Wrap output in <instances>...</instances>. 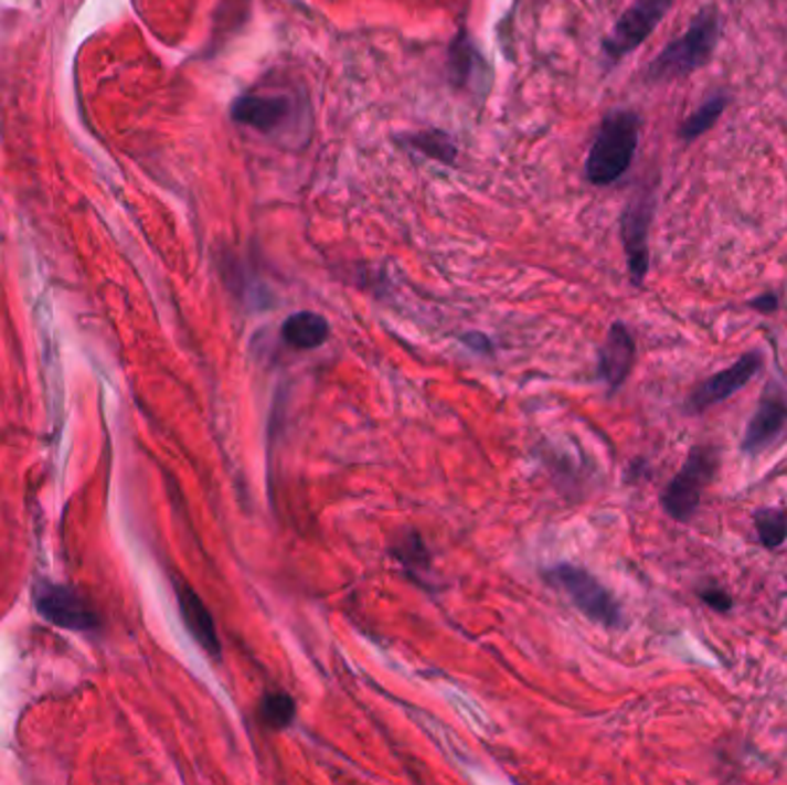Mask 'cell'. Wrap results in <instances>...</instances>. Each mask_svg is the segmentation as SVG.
Returning <instances> with one entry per match:
<instances>
[{
	"instance_id": "cell-1",
	"label": "cell",
	"mask_w": 787,
	"mask_h": 785,
	"mask_svg": "<svg viewBox=\"0 0 787 785\" xmlns=\"http://www.w3.org/2000/svg\"><path fill=\"white\" fill-rule=\"evenodd\" d=\"M719 10L714 6L702 8L689 25V31L672 40L659 56L651 61L645 78L649 84H668V81L684 78L702 65H708L719 44Z\"/></svg>"
},
{
	"instance_id": "cell-2",
	"label": "cell",
	"mask_w": 787,
	"mask_h": 785,
	"mask_svg": "<svg viewBox=\"0 0 787 785\" xmlns=\"http://www.w3.org/2000/svg\"><path fill=\"white\" fill-rule=\"evenodd\" d=\"M640 139V118L627 108L610 112L596 131L594 144L589 148L585 173L592 184H613L629 171L638 150Z\"/></svg>"
},
{
	"instance_id": "cell-3",
	"label": "cell",
	"mask_w": 787,
	"mask_h": 785,
	"mask_svg": "<svg viewBox=\"0 0 787 785\" xmlns=\"http://www.w3.org/2000/svg\"><path fill=\"white\" fill-rule=\"evenodd\" d=\"M546 581L562 590L568 600L576 604V608L587 615L592 622H599L604 627H621V608L615 602L613 594L587 574L581 566L574 564H557L549 570Z\"/></svg>"
},
{
	"instance_id": "cell-4",
	"label": "cell",
	"mask_w": 787,
	"mask_h": 785,
	"mask_svg": "<svg viewBox=\"0 0 787 785\" xmlns=\"http://www.w3.org/2000/svg\"><path fill=\"white\" fill-rule=\"evenodd\" d=\"M719 468V454L714 447H693L684 468L668 484L661 496L666 513L674 521H691L700 507L704 486H708Z\"/></svg>"
},
{
	"instance_id": "cell-5",
	"label": "cell",
	"mask_w": 787,
	"mask_h": 785,
	"mask_svg": "<svg viewBox=\"0 0 787 785\" xmlns=\"http://www.w3.org/2000/svg\"><path fill=\"white\" fill-rule=\"evenodd\" d=\"M657 208L655 187H640L638 194L627 203L621 214V242L627 252L629 275L640 286L649 269V226Z\"/></svg>"
},
{
	"instance_id": "cell-6",
	"label": "cell",
	"mask_w": 787,
	"mask_h": 785,
	"mask_svg": "<svg viewBox=\"0 0 787 785\" xmlns=\"http://www.w3.org/2000/svg\"><path fill=\"white\" fill-rule=\"evenodd\" d=\"M300 114L302 99L281 93H244L231 104V118L260 134L284 131Z\"/></svg>"
},
{
	"instance_id": "cell-7",
	"label": "cell",
	"mask_w": 787,
	"mask_h": 785,
	"mask_svg": "<svg viewBox=\"0 0 787 785\" xmlns=\"http://www.w3.org/2000/svg\"><path fill=\"white\" fill-rule=\"evenodd\" d=\"M672 8V0H636V3L619 17L613 33L604 42V53L617 63L627 53L638 49L651 33H655L661 19Z\"/></svg>"
},
{
	"instance_id": "cell-8",
	"label": "cell",
	"mask_w": 787,
	"mask_h": 785,
	"mask_svg": "<svg viewBox=\"0 0 787 785\" xmlns=\"http://www.w3.org/2000/svg\"><path fill=\"white\" fill-rule=\"evenodd\" d=\"M35 608L44 619L63 629L91 632L99 627L95 611L74 590L63 585H40L35 592Z\"/></svg>"
},
{
	"instance_id": "cell-9",
	"label": "cell",
	"mask_w": 787,
	"mask_h": 785,
	"mask_svg": "<svg viewBox=\"0 0 787 785\" xmlns=\"http://www.w3.org/2000/svg\"><path fill=\"white\" fill-rule=\"evenodd\" d=\"M759 364H763V356H759V353H746L740 362H735V367H730V369L708 378V381H704L702 385H698L693 390V394L689 396L687 411L691 415L702 413V411H708L710 405L721 403L730 394L740 392L751 381V378L757 373Z\"/></svg>"
},
{
	"instance_id": "cell-10",
	"label": "cell",
	"mask_w": 787,
	"mask_h": 785,
	"mask_svg": "<svg viewBox=\"0 0 787 785\" xmlns=\"http://www.w3.org/2000/svg\"><path fill=\"white\" fill-rule=\"evenodd\" d=\"M785 426H787V401L783 394L776 392V388H767L763 399H759L753 420L748 422L742 449L746 454H757L767 449L780 436Z\"/></svg>"
},
{
	"instance_id": "cell-11",
	"label": "cell",
	"mask_w": 787,
	"mask_h": 785,
	"mask_svg": "<svg viewBox=\"0 0 787 785\" xmlns=\"http://www.w3.org/2000/svg\"><path fill=\"white\" fill-rule=\"evenodd\" d=\"M176 594H178V606H180V615L184 619V625L189 629V634H192L199 645L203 649H208V653L212 657H220L222 655V643H220V634H216V627H214V619H212V613L208 611L205 602L199 597L196 590L189 587L187 583L178 581L176 583Z\"/></svg>"
},
{
	"instance_id": "cell-12",
	"label": "cell",
	"mask_w": 787,
	"mask_h": 785,
	"mask_svg": "<svg viewBox=\"0 0 787 785\" xmlns=\"http://www.w3.org/2000/svg\"><path fill=\"white\" fill-rule=\"evenodd\" d=\"M634 356H636V346L631 332L627 330V325L624 322H615L599 353V373L610 385V390H617L624 381H627V375L634 367Z\"/></svg>"
},
{
	"instance_id": "cell-13",
	"label": "cell",
	"mask_w": 787,
	"mask_h": 785,
	"mask_svg": "<svg viewBox=\"0 0 787 785\" xmlns=\"http://www.w3.org/2000/svg\"><path fill=\"white\" fill-rule=\"evenodd\" d=\"M281 337L288 346L311 350L322 346L330 337V322L313 311H297L284 320Z\"/></svg>"
},
{
	"instance_id": "cell-14",
	"label": "cell",
	"mask_w": 787,
	"mask_h": 785,
	"mask_svg": "<svg viewBox=\"0 0 787 785\" xmlns=\"http://www.w3.org/2000/svg\"><path fill=\"white\" fill-rule=\"evenodd\" d=\"M477 65H481L479 51L472 46V42L466 35H458L456 42L449 49V78H451V84H456L460 88L472 86Z\"/></svg>"
},
{
	"instance_id": "cell-15",
	"label": "cell",
	"mask_w": 787,
	"mask_h": 785,
	"mask_svg": "<svg viewBox=\"0 0 787 785\" xmlns=\"http://www.w3.org/2000/svg\"><path fill=\"white\" fill-rule=\"evenodd\" d=\"M725 106H727V97L725 95H714L710 97L708 102H704L702 106H698V112L691 114L682 127H680V139L682 141H695L698 137H702L704 131H710L716 120L721 118V114L725 112Z\"/></svg>"
},
{
	"instance_id": "cell-16",
	"label": "cell",
	"mask_w": 787,
	"mask_h": 785,
	"mask_svg": "<svg viewBox=\"0 0 787 785\" xmlns=\"http://www.w3.org/2000/svg\"><path fill=\"white\" fill-rule=\"evenodd\" d=\"M411 148L424 152L430 159H438L443 165H449V161L456 159V146L451 144V139L447 137L445 131L440 129H430V131H422V134H413V137L405 139Z\"/></svg>"
},
{
	"instance_id": "cell-17",
	"label": "cell",
	"mask_w": 787,
	"mask_h": 785,
	"mask_svg": "<svg viewBox=\"0 0 787 785\" xmlns=\"http://www.w3.org/2000/svg\"><path fill=\"white\" fill-rule=\"evenodd\" d=\"M260 719H263L265 725L275 728V730L288 728L293 723V719H295V700L286 691L263 696V700H260Z\"/></svg>"
},
{
	"instance_id": "cell-18",
	"label": "cell",
	"mask_w": 787,
	"mask_h": 785,
	"mask_svg": "<svg viewBox=\"0 0 787 785\" xmlns=\"http://www.w3.org/2000/svg\"><path fill=\"white\" fill-rule=\"evenodd\" d=\"M757 537L767 549L780 547L787 537V513L778 509H759L755 513Z\"/></svg>"
},
{
	"instance_id": "cell-19",
	"label": "cell",
	"mask_w": 787,
	"mask_h": 785,
	"mask_svg": "<svg viewBox=\"0 0 787 785\" xmlns=\"http://www.w3.org/2000/svg\"><path fill=\"white\" fill-rule=\"evenodd\" d=\"M392 553L405 564V566H428V551L422 544V539L417 532H408L403 541L392 549Z\"/></svg>"
},
{
	"instance_id": "cell-20",
	"label": "cell",
	"mask_w": 787,
	"mask_h": 785,
	"mask_svg": "<svg viewBox=\"0 0 787 785\" xmlns=\"http://www.w3.org/2000/svg\"><path fill=\"white\" fill-rule=\"evenodd\" d=\"M698 594H700V600H702L704 604L716 608V611H721V613H725V611L732 608V597H730V594H727L725 590H721V587H702Z\"/></svg>"
},
{
	"instance_id": "cell-21",
	"label": "cell",
	"mask_w": 787,
	"mask_h": 785,
	"mask_svg": "<svg viewBox=\"0 0 787 785\" xmlns=\"http://www.w3.org/2000/svg\"><path fill=\"white\" fill-rule=\"evenodd\" d=\"M464 341H466L468 348L477 350V353H488V350H491V341H488L486 335H479V332L464 335Z\"/></svg>"
},
{
	"instance_id": "cell-22",
	"label": "cell",
	"mask_w": 787,
	"mask_h": 785,
	"mask_svg": "<svg viewBox=\"0 0 787 785\" xmlns=\"http://www.w3.org/2000/svg\"><path fill=\"white\" fill-rule=\"evenodd\" d=\"M776 305H778V300H776V295H772V293H765L763 297H755V300L751 303L753 309L765 311V314H772L776 309Z\"/></svg>"
}]
</instances>
